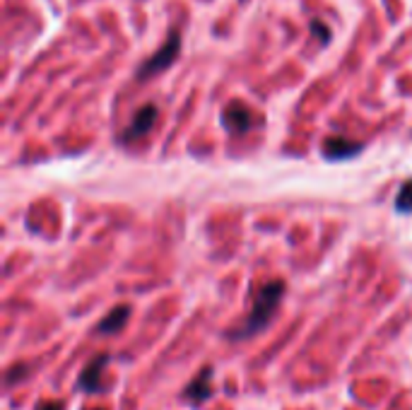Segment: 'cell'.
Wrapping results in <instances>:
<instances>
[{
	"label": "cell",
	"instance_id": "obj_1",
	"mask_svg": "<svg viewBox=\"0 0 412 410\" xmlns=\"http://www.w3.org/2000/svg\"><path fill=\"white\" fill-rule=\"evenodd\" d=\"M282 295H284V282L282 280L266 282V285L256 292L251 314H248L246 321L241 323V328H237V331L232 333V338H237L239 341V338H248V336H253V333L263 331V328L268 326V321H271L273 311L277 309Z\"/></svg>",
	"mask_w": 412,
	"mask_h": 410
},
{
	"label": "cell",
	"instance_id": "obj_2",
	"mask_svg": "<svg viewBox=\"0 0 412 410\" xmlns=\"http://www.w3.org/2000/svg\"><path fill=\"white\" fill-rule=\"evenodd\" d=\"M179 53H181V34H179V29H174V32L166 37V42L162 44L160 51L152 53L150 58L140 65V70H137V80L145 83V80L152 78V75L164 73L166 68L174 65V60L179 58Z\"/></svg>",
	"mask_w": 412,
	"mask_h": 410
},
{
	"label": "cell",
	"instance_id": "obj_3",
	"mask_svg": "<svg viewBox=\"0 0 412 410\" xmlns=\"http://www.w3.org/2000/svg\"><path fill=\"white\" fill-rule=\"evenodd\" d=\"M256 123H258L256 114L243 102H232L222 111V126H225L232 135L246 133V130H251V126H256Z\"/></svg>",
	"mask_w": 412,
	"mask_h": 410
},
{
	"label": "cell",
	"instance_id": "obj_4",
	"mask_svg": "<svg viewBox=\"0 0 412 410\" xmlns=\"http://www.w3.org/2000/svg\"><path fill=\"white\" fill-rule=\"evenodd\" d=\"M155 119H157V106L155 104L142 106V109L133 116L128 128L121 133V143H133V140L142 138L145 133H150L152 126H155Z\"/></svg>",
	"mask_w": 412,
	"mask_h": 410
},
{
	"label": "cell",
	"instance_id": "obj_5",
	"mask_svg": "<svg viewBox=\"0 0 412 410\" xmlns=\"http://www.w3.org/2000/svg\"><path fill=\"white\" fill-rule=\"evenodd\" d=\"M106 362H109V355H99V357L92 359L87 367L83 369V374H80V379H78V388H80V391L92 393V391H96V388H99L101 372H104Z\"/></svg>",
	"mask_w": 412,
	"mask_h": 410
},
{
	"label": "cell",
	"instance_id": "obj_6",
	"mask_svg": "<svg viewBox=\"0 0 412 410\" xmlns=\"http://www.w3.org/2000/svg\"><path fill=\"white\" fill-rule=\"evenodd\" d=\"M320 150H323L325 160H347V157L362 153V143H352L347 138H328L320 145Z\"/></svg>",
	"mask_w": 412,
	"mask_h": 410
},
{
	"label": "cell",
	"instance_id": "obj_7",
	"mask_svg": "<svg viewBox=\"0 0 412 410\" xmlns=\"http://www.w3.org/2000/svg\"><path fill=\"white\" fill-rule=\"evenodd\" d=\"M128 316H130V307L128 305H121V307L111 309V311L106 314L104 318H101V323L96 326V331H99L101 336H106V333L121 331V328L126 326V321H128Z\"/></svg>",
	"mask_w": 412,
	"mask_h": 410
},
{
	"label": "cell",
	"instance_id": "obj_8",
	"mask_svg": "<svg viewBox=\"0 0 412 410\" xmlns=\"http://www.w3.org/2000/svg\"><path fill=\"white\" fill-rule=\"evenodd\" d=\"M210 377H212V369H203L200 377L193 379V384L186 388V398H188V401L196 403V406H200V403L205 401L207 396H210V391H212Z\"/></svg>",
	"mask_w": 412,
	"mask_h": 410
},
{
	"label": "cell",
	"instance_id": "obj_9",
	"mask_svg": "<svg viewBox=\"0 0 412 410\" xmlns=\"http://www.w3.org/2000/svg\"><path fill=\"white\" fill-rule=\"evenodd\" d=\"M395 210L405 212V215H410L412 212V179L405 181V184L400 186L398 196H395Z\"/></svg>",
	"mask_w": 412,
	"mask_h": 410
},
{
	"label": "cell",
	"instance_id": "obj_10",
	"mask_svg": "<svg viewBox=\"0 0 412 410\" xmlns=\"http://www.w3.org/2000/svg\"><path fill=\"white\" fill-rule=\"evenodd\" d=\"M37 410H65V406L58 401H44L42 406H37Z\"/></svg>",
	"mask_w": 412,
	"mask_h": 410
},
{
	"label": "cell",
	"instance_id": "obj_11",
	"mask_svg": "<svg viewBox=\"0 0 412 410\" xmlns=\"http://www.w3.org/2000/svg\"><path fill=\"white\" fill-rule=\"evenodd\" d=\"M99 410H101V408H99Z\"/></svg>",
	"mask_w": 412,
	"mask_h": 410
}]
</instances>
